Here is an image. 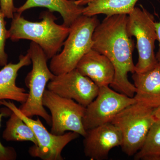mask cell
<instances>
[{
	"label": "cell",
	"mask_w": 160,
	"mask_h": 160,
	"mask_svg": "<svg viewBox=\"0 0 160 160\" xmlns=\"http://www.w3.org/2000/svg\"><path fill=\"white\" fill-rule=\"evenodd\" d=\"M128 15L106 16L92 35V49L106 56L114 66L115 76L110 86L117 91L133 98L136 88L128 78L135 72L132 59L134 43L127 30Z\"/></svg>",
	"instance_id": "obj_1"
},
{
	"label": "cell",
	"mask_w": 160,
	"mask_h": 160,
	"mask_svg": "<svg viewBox=\"0 0 160 160\" xmlns=\"http://www.w3.org/2000/svg\"><path fill=\"white\" fill-rule=\"evenodd\" d=\"M42 21L30 22L22 14L15 12L8 30V39L13 42L25 39L37 44L45 52L48 60L58 54L67 38L70 27L59 25L53 12L48 10L41 14Z\"/></svg>",
	"instance_id": "obj_2"
},
{
	"label": "cell",
	"mask_w": 160,
	"mask_h": 160,
	"mask_svg": "<svg viewBox=\"0 0 160 160\" xmlns=\"http://www.w3.org/2000/svg\"><path fill=\"white\" fill-rule=\"evenodd\" d=\"M99 23L97 16L82 15L72 24L63 50L51 59L49 69L55 75L76 69L80 60L92 49V35Z\"/></svg>",
	"instance_id": "obj_3"
},
{
	"label": "cell",
	"mask_w": 160,
	"mask_h": 160,
	"mask_svg": "<svg viewBox=\"0 0 160 160\" xmlns=\"http://www.w3.org/2000/svg\"><path fill=\"white\" fill-rule=\"evenodd\" d=\"M32 63V69L27 74L25 83L29 89L28 98L19 109L26 116L32 118L41 117L51 126V116L43 105V95L48 82L54 77L47 65L45 52L38 45L32 42L27 51Z\"/></svg>",
	"instance_id": "obj_4"
},
{
	"label": "cell",
	"mask_w": 160,
	"mask_h": 160,
	"mask_svg": "<svg viewBox=\"0 0 160 160\" xmlns=\"http://www.w3.org/2000/svg\"><path fill=\"white\" fill-rule=\"evenodd\" d=\"M153 111V109L136 102L123 109L111 121L121 131V147L129 156H134L141 149L149 129L157 121Z\"/></svg>",
	"instance_id": "obj_5"
},
{
	"label": "cell",
	"mask_w": 160,
	"mask_h": 160,
	"mask_svg": "<svg viewBox=\"0 0 160 160\" xmlns=\"http://www.w3.org/2000/svg\"><path fill=\"white\" fill-rule=\"evenodd\" d=\"M135 7L128 15L127 30L130 37L137 41L138 58L135 66V72H145L154 67L158 62L155 54V43L157 35L153 15L142 6Z\"/></svg>",
	"instance_id": "obj_6"
},
{
	"label": "cell",
	"mask_w": 160,
	"mask_h": 160,
	"mask_svg": "<svg viewBox=\"0 0 160 160\" xmlns=\"http://www.w3.org/2000/svg\"><path fill=\"white\" fill-rule=\"evenodd\" d=\"M0 105H3L15 112L31 128L37 140L38 145L32 146L28 152L33 158L43 160H63L62 151L70 142L78 138L80 135L69 132L61 135L49 132L43 125L39 118L35 120L26 116L15 105L6 100L0 101Z\"/></svg>",
	"instance_id": "obj_7"
},
{
	"label": "cell",
	"mask_w": 160,
	"mask_h": 160,
	"mask_svg": "<svg viewBox=\"0 0 160 160\" xmlns=\"http://www.w3.org/2000/svg\"><path fill=\"white\" fill-rule=\"evenodd\" d=\"M42 103L51 113V133L61 135L69 131L76 132L83 137L86 135V130L83 123L86 107L48 89L44 92Z\"/></svg>",
	"instance_id": "obj_8"
},
{
	"label": "cell",
	"mask_w": 160,
	"mask_h": 160,
	"mask_svg": "<svg viewBox=\"0 0 160 160\" xmlns=\"http://www.w3.org/2000/svg\"><path fill=\"white\" fill-rule=\"evenodd\" d=\"M136 102L134 98L114 91L109 86L99 87L96 97L86 107L84 128L87 130L111 122L120 112Z\"/></svg>",
	"instance_id": "obj_9"
},
{
	"label": "cell",
	"mask_w": 160,
	"mask_h": 160,
	"mask_svg": "<svg viewBox=\"0 0 160 160\" xmlns=\"http://www.w3.org/2000/svg\"><path fill=\"white\" fill-rule=\"evenodd\" d=\"M47 87L60 96L74 100L86 107L95 98L99 89L95 83L76 69L55 75Z\"/></svg>",
	"instance_id": "obj_10"
},
{
	"label": "cell",
	"mask_w": 160,
	"mask_h": 160,
	"mask_svg": "<svg viewBox=\"0 0 160 160\" xmlns=\"http://www.w3.org/2000/svg\"><path fill=\"white\" fill-rule=\"evenodd\" d=\"M84 138V153L91 160L108 158L110 150L122 143L121 131L111 122L86 130Z\"/></svg>",
	"instance_id": "obj_11"
},
{
	"label": "cell",
	"mask_w": 160,
	"mask_h": 160,
	"mask_svg": "<svg viewBox=\"0 0 160 160\" xmlns=\"http://www.w3.org/2000/svg\"><path fill=\"white\" fill-rule=\"evenodd\" d=\"M76 69L99 87L109 86L114 80L115 69L111 61L92 49L80 60Z\"/></svg>",
	"instance_id": "obj_12"
},
{
	"label": "cell",
	"mask_w": 160,
	"mask_h": 160,
	"mask_svg": "<svg viewBox=\"0 0 160 160\" xmlns=\"http://www.w3.org/2000/svg\"><path fill=\"white\" fill-rule=\"evenodd\" d=\"M132 78L136 102L154 109L160 107V62L145 72H135Z\"/></svg>",
	"instance_id": "obj_13"
},
{
	"label": "cell",
	"mask_w": 160,
	"mask_h": 160,
	"mask_svg": "<svg viewBox=\"0 0 160 160\" xmlns=\"http://www.w3.org/2000/svg\"><path fill=\"white\" fill-rule=\"evenodd\" d=\"M19 60L18 63L6 64L0 70V101L10 100L22 104L27 101L29 94L24 88L17 85L16 79L20 69L29 66L32 62L28 53L21 55Z\"/></svg>",
	"instance_id": "obj_14"
},
{
	"label": "cell",
	"mask_w": 160,
	"mask_h": 160,
	"mask_svg": "<svg viewBox=\"0 0 160 160\" xmlns=\"http://www.w3.org/2000/svg\"><path fill=\"white\" fill-rule=\"evenodd\" d=\"M84 6L77 4L76 0H26L16 12H23L35 7H45L48 10L58 12L63 19V25L70 27L78 18L82 15Z\"/></svg>",
	"instance_id": "obj_15"
},
{
	"label": "cell",
	"mask_w": 160,
	"mask_h": 160,
	"mask_svg": "<svg viewBox=\"0 0 160 160\" xmlns=\"http://www.w3.org/2000/svg\"><path fill=\"white\" fill-rule=\"evenodd\" d=\"M138 0H76L77 4L84 6L83 15L92 17L98 14L106 16L129 15Z\"/></svg>",
	"instance_id": "obj_16"
},
{
	"label": "cell",
	"mask_w": 160,
	"mask_h": 160,
	"mask_svg": "<svg viewBox=\"0 0 160 160\" xmlns=\"http://www.w3.org/2000/svg\"><path fill=\"white\" fill-rule=\"evenodd\" d=\"M2 138L7 142H30L34 146L38 145L37 140L31 128L12 111L6 122Z\"/></svg>",
	"instance_id": "obj_17"
},
{
	"label": "cell",
	"mask_w": 160,
	"mask_h": 160,
	"mask_svg": "<svg viewBox=\"0 0 160 160\" xmlns=\"http://www.w3.org/2000/svg\"><path fill=\"white\" fill-rule=\"evenodd\" d=\"M134 156L136 160H160V121L153 123L142 146Z\"/></svg>",
	"instance_id": "obj_18"
},
{
	"label": "cell",
	"mask_w": 160,
	"mask_h": 160,
	"mask_svg": "<svg viewBox=\"0 0 160 160\" xmlns=\"http://www.w3.org/2000/svg\"><path fill=\"white\" fill-rule=\"evenodd\" d=\"M5 18L0 8V66L8 64V55L5 52L6 41L8 39V30Z\"/></svg>",
	"instance_id": "obj_19"
},
{
	"label": "cell",
	"mask_w": 160,
	"mask_h": 160,
	"mask_svg": "<svg viewBox=\"0 0 160 160\" xmlns=\"http://www.w3.org/2000/svg\"><path fill=\"white\" fill-rule=\"evenodd\" d=\"M12 111L9 109H3L0 112V127L3 117L10 115ZM17 153L14 148L9 146H5L0 142V160H15L17 158Z\"/></svg>",
	"instance_id": "obj_20"
},
{
	"label": "cell",
	"mask_w": 160,
	"mask_h": 160,
	"mask_svg": "<svg viewBox=\"0 0 160 160\" xmlns=\"http://www.w3.org/2000/svg\"><path fill=\"white\" fill-rule=\"evenodd\" d=\"M0 8L5 18L12 19L17 9L13 0H0Z\"/></svg>",
	"instance_id": "obj_21"
},
{
	"label": "cell",
	"mask_w": 160,
	"mask_h": 160,
	"mask_svg": "<svg viewBox=\"0 0 160 160\" xmlns=\"http://www.w3.org/2000/svg\"><path fill=\"white\" fill-rule=\"evenodd\" d=\"M156 31L157 35V41L159 42V49L156 55V57L158 62H160V20L159 22H155V23Z\"/></svg>",
	"instance_id": "obj_22"
},
{
	"label": "cell",
	"mask_w": 160,
	"mask_h": 160,
	"mask_svg": "<svg viewBox=\"0 0 160 160\" xmlns=\"http://www.w3.org/2000/svg\"><path fill=\"white\" fill-rule=\"evenodd\" d=\"M153 112L156 119L160 121V107L153 109Z\"/></svg>",
	"instance_id": "obj_23"
}]
</instances>
